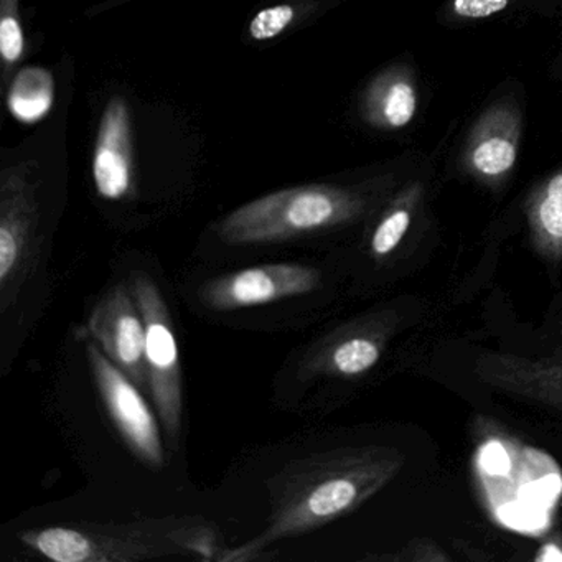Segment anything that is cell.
I'll return each mask as SVG.
<instances>
[{"instance_id":"obj_1","label":"cell","mask_w":562,"mask_h":562,"mask_svg":"<svg viewBox=\"0 0 562 562\" xmlns=\"http://www.w3.org/2000/svg\"><path fill=\"white\" fill-rule=\"evenodd\" d=\"M328 289V269L312 259L265 261L241 268H199L180 294L200 317L245 330L307 327Z\"/></svg>"},{"instance_id":"obj_2","label":"cell","mask_w":562,"mask_h":562,"mask_svg":"<svg viewBox=\"0 0 562 562\" xmlns=\"http://www.w3.org/2000/svg\"><path fill=\"white\" fill-rule=\"evenodd\" d=\"M367 196L328 183H308L278 190L251 200L210 226L215 251L205 261H243L272 249L311 245L360 218Z\"/></svg>"},{"instance_id":"obj_3","label":"cell","mask_w":562,"mask_h":562,"mask_svg":"<svg viewBox=\"0 0 562 562\" xmlns=\"http://www.w3.org/2000/svg\"><path fill=\"white\" fill-rule=\"evenodd\" d=\"M381 463L361 450H330L291 460L268 480L265 531L243 546L245 559L282 539L297 538L357 508L380 482Z\"/></svg>"},{"instance_id":"obj_4","label":"cell","mask_w":562,"mask_h":562,"mask_svg":"<svg viewBox=\"0 0 562 562\" xmlns=\"http://www.w3.org/2000/svg\"><path fill=\"white\" fill-rule=\"evenodd\" d=\"M29 551L55 562H133L170 555L212 559L215 532L190 519L131 525L44 526L22 532Z\"/></svg>"},{"instance_id":"obj_5","label":"cell","mask_w":562,"mask_h":562,"mask_svg":"<svg viewBox=\"0 0 562 562\" xmlns=\"http://www.w3.org/2000/svg\"><path fill=\"white\" fill-rule=\"evenodd\" d=\"M41 203L31 166L19 164L0 173V314L18 318L41 291L45 271Z\"/></svg>"},{"instance_id":"obj_6","label":"cell","mask_w":562,"mask_h":562,"mask_svg":"<svg viewBox=\"0 0 562 562\" xmlns=\"http://www.w3.org/2000/svg\"><path fill=\"white\" fill-rule=\"evenodd\" d=\"M126 278L146 324L149 396L162 424L166 446L177 452L183 434V371L176 322L153 272L131 268Z\"/></svg>"},{"instance_id":"obj_7","label":"cell","mask_w":562,"mask_h":562,"mask_svg":"<svg viewBox=\"0 0 562 562\" xmlns=\"http://www.w3.org/2000/svg\"><path fill=\"white\" fill-rule=\"evenodd\" d=\"M87 357L98 396L127 449L149 469H164L167 446L156 407L93 338L87 341Z\"/></svg>"},{"instance_id":"obj_8","label":"cell","mask_w":562,"mask_h":562,"mask_svg":"<svg viewBox=\"0 0 562 562\" xmlns=\"http://www.w3.org/2000/svg\"><path fill=\"white\" fill-rule=\"evenodd\" d=\"M87 327L110 360L149 394L146 324L126 276L113 282L94 302Z\"/></svg>"},{"instance_id":"obj_9","label":"cell","mask_w":562,"mask_h":562,"mask_svg":"<svg viewBox=\"0 0 562 562\" xmlns=\"http://www.w3.org/2000/svg\"><path fill=\"white\" fill-rule=\"evenodd\" d=\"M522 114L512 98L486 108L470 130L462 150V164L480 182H503L518 162Z\"/></svg>"},{"instance_id":"obj_10","label":"cell","mask_w":562,"mask_h":562,"mask_svg":"<svg viewBox=\"0 0 562 562\" xmlns=\"http://www.w3.org/2000/svg\"><path fill=\"white\" fill-rule=\"evenodd\" d=\"M93 180L104 202H124L136 192L133 120L123 97L104 108L93 154Z\"/></svg>"},{"instance_id":"obj_11","label":"cell","mask_w":562,"mask_h":562,"mask_svg":"<svg viewBox=\"0 0 562 562\" xmlns=\"http://www.w3.org/2000/svg\"><path fill=\"white\" fill-rule=\"evenodd\" d=\"M417 108L419 88L414 71L407 65H393L364 88L360 113L368 126L390 133L409 126Z\"/></svg>"},{"instance_id":"obj_12","label":"cell","mask_w":562,"mask_h":562,"mask_svg":"<svg viewBox=\"0 0 562 562\" xmlns=\"http://www.w3.org/2000/svg\"><path fill=\"white\" fill-rule=\"evenodd\" d=\"M55 101V80L45 68L19 71L8 93V106L19 123L34 124L50 113Z\"/></svg>"},{"instance_id":"obj_13","label":"cell","mask_w":562,"mask_h":562,"mask_svg":"<svg viewBox=\"0 0 562 562\" xmlns=\"http://www.w3.org/2000/svg\"><path fill=\"white\" fill-rule=\"evenodd\" d=\"M529 213L542 235L562 241V170L546 180L535 193Z\"/></svg>"},{"instance_id":"obj_14","label":"cell","mask_w":562,"mask_h":562,"mask_svg":"<svg viewBox=\"0 0 562 562\" xmlns=\"http://www.w3.org/2000/svg\"><path fill=\"white\" fill-rule=\"evenodd\" d=\"M21 0H0V55L4 80L18 68L25 55V35L22 29Z\"/></svg>"},{"instance_id":"obj_15","label":"cell","mask_w":562,"mask_h":562,"mask_svg":"<svg viewBox=\"0 0 562 562\" xmlns=\"http://www.w3.org/2000/svg\"><path fill=\"white\" fill-rule=\"evenodd\" d=\"M419 189H413L404 192L403 199L391 209V212L381 220L380 225L374 229L371 236V251L376 256H386L400 245L401 239L406 235L411 223V205L416 199Z\"/></svg>"},{"instance_id":"obj_16","label":"cell","mask_w":562,"mask_h":562,"mask_svg":"<svg viewBox=\"0 0 562 562\" xmlns=\"http://www.w3.org/2000/svg\"><path fill=\"white\" fill-rule=\"evenodd\" d=\"M294 5L279 4L258 12L256 18L249 22L248 34L255 42H269L284 34L292 22L295 21Z\"/></svg>"},{"instance_id":"obj_17","label":"cell","mask_w":562,"mask_h":562,"mask_svg":"<svg viewBox=\"0 0 562 562\" xmlns=\"http://www.w3.org/2000/svg\"><path fill=\"white\" fill-rule=\"evenodd\" d=\"M513 2L515 0H449L447 14L453 21H483L505 11Z\"/></svg>"},{"instance_id":"obj_18","label":"cell","mask_w":562,"mask_h":562,"mask_svg":"<svg viewBox=\"0 0 562 562\" xmlns=\"http://www.w3.org/2000/svg\"><path fill=\"white\" fill-rule=\"evenodd\" d=\"M536 561H562V552L558 551L554 546H549V548L542 549Z\"/></svg>"}]
</instances>
